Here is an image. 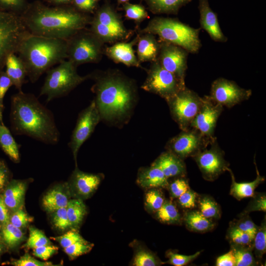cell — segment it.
Here are the masks:
<instances>
[{"label": "cell", "instance_id": "cell-20", "mask_svg": "<svg viewBox=\"0 0 266 266\" xmlns=\"http://www.w3.org/2000/svg\"><path fill=\"white\" fill-rule=\"evenodd\" d=\"M199 3L200 28L205 31L214 41L227 42L228 38L220 27L217 14L210 8L208 0H199Z\"/></svg>", "mask_w": 266, "mask_h": 266}, {"label": "cell", "instance_id": "cell-19", "mask_svg": "<svg viewBox=\"0 0 266 266\" xmlns=\"http://www.w3.org/2000/svg\"><path fill=\"white\" fill-rule=\"evenodd\" d=\"M138 35L130 42L119 41L104 48V54L113 62L127 66L142 68L135 54L133 46L136 45Z\"/></svg>", "mask_w": 266, "mask_h": 266}, {"label": "cell", "instance_id": "cell-47", "mask_svg": "<svg viewBox=\"0 0 266 266\" xmlns=\"http://www.w3.org/2000/svg\"><path fill=\"white\" fill-rule=\"evenodd\" d=\"M26 0H0V10L20 15L26 9Z\"/></svg>", "mask_w": 266, "mask_h": 266}, {"label": "cell", "instance_id": "cell-15", "mask_svg": "<svg viewBox=\"0 0 266 266\" xmlns=\"http://www.w3.org/2000/svg\"><path fill=\"white\" fill-rule=\"evenodd\" d=\"M251 95L250 89L242 88L233 81L220 77L212 82L209 96L214 102L231 108L248 100Z\"/></svg>", "mask_w": 266, "mask_h": 266}, {"label": "cell", "instance_id": "cell-2", "mask_svg": "<svg viewBox=\"0 0 266 266\" xmlns=\"http://www.w3.org/2000/svg\"><path fill=\"white\" fill-rule=\"evenodd\" d=\"M10 122L16 134L25 135L48 144H55L60 133L53 114L33 94L19 91L11 97Z\"/></svg>", "mask_w": 266, "mask_h": 266}, {"label": "cell", "instance_id": "cell-46", "mask_svg": "<svg viewBox=\"0 0 266 266\" xmlns=\"http://www.w3.org/2000/svg\"><path fill=\"white\" fill-rule=\"evenodd\" d=\"M94 244L85 239L76 242L67 247L64 248L65 252L71 259H74L77 257L89 252Z\"/></svg>", "mask_w": 266, "mask_h": 266}, {"label": "cell", "instance_id": "cell-56", "mask_svg": "<svg viewBox=\"0 0 266 266\" xmlns=\"http://www.w3.org/2000/svg\"><path fill=\"white\" fill-rule=\"evenodd\" d=\"M216 266H235V259L232 251L219 256L216 261Z\"/></svg>", "mask_w": 266, "mask_h": 266}, {"label": "cell", "instance_id": "cell-13", "mask_svg": "<svg viewBox=\"0 0 266 266\" xmlns=\"http://www.w3.org/2000/svg\"><path fill=\"white\" fill-rule=\"evenodd\" d=\"M209 149L201 150L192 158L196 162L203 178L213 181L227 171L229 164L224 158V152L220 148L216 140L210 143Z\"/></svg>", "mask_w": 266, "mask_h": 266}, {"label": "cell", "instance_id": "cell-33", "mask_svg": "<svg viewBox=\"0 0 266 266\" xmlns=\"http://www.w3.org/2000/svg\"><path fill=\"white\" fill-rule=\"evenodd\" d=\"M66 208L71 228H78L87 213L85 203L80 199H71L69 200Z\"/></svg>", "mask_w": 266, "mask_h": 266}, {"label": "cell", "instance_id": "cell-59", "mask_svg": "<svg viewBox=\"0 0 266 266\" xmlns=\"http://www.w3.org/2000/svg\"><path fill=\"white\" fill-rule=\"evenodd\" d=\"M53 3L56 4H67L72 1V0H50Z\"/></svg>", "mask_w": 266, "mask_h": 266}, {"label": "cell", "instance_id": "cell-22", "mask_svg": "<svg viewBox=\"0 0 266 266\" xmlns=\"http://www.w3.org/2000/svg\"><path fill=\"white\" fill-rule=\"evenodd\" d=\"M137 58L141 64L143 62H152L157 60L159 50L160 42L155 35L148 33H137Z\"/></svg>", "mask_w": 266, "mask_h": 266}, {"label": "cell", "instance_id": "cell-36", "mask_svg": "<svg viewBox=\"0 0 266 266\" xmlns=\"http://www.w3.org/2000/svg\"><path fill=\"white\" fill-rule=\"evenodd\" d=\"M165 263L153 252L141 246L135 247L133 265L134 266H158Z\"/></svg>", "mask_w": 266, "mask_h": 266}, {"label": "cell", "instance_id": "cell-5", "mask_svg": "<svg viewBox=\"0 0 266 266\" xmlns=\"http://www.w3.org/2000/svg\"><path fill=\"white\" fill-rule=\"evenodd\" d=\"M200 31L176 18L156 17L139 32L157 35L160 40L179 46L189 53L197 54L201 47Z\"/></svg>", "mask_w": 266, "mask_h": 266}, {"label": "cell", "instance_id": "cell-62", "mask_svg": "<svg viewBox=\"0 0 266 266\" xmlns=\"http://www.w3.org/2000/svg\"><path fill=\"white\" fill-rule=\"evenodd\" d=\"M2 249H3V247H2V245L1 244V243L0 242V254L1 253L2 251Z\"/></svg>", "mask_w": 266, "mask_h": 266}, {"label": "cell", "instance_id": "cell-14", "mask_svg": "<svg viewBox=\"0 0 266 266\" xmlns=\"http://www.w3.org/2000/svg\"><path fill=\"white\" fill-rule=\"evenodd\" d=\"M100 121V117L93 100L90 104L79 113L68 143L73 155L76 166L77 156L80 147L89 138Z\"/></svg>", "mask_w": 266, "mask_h": 266}, {"label": "cell", "instance_id": "cell-58", "mask_svg": "<svg viewBox=\"0 0 266 266\" xmlns=\"http://www.w3.org/2000/svg\"><path fill=\"white\" fill-rule=\"evenodd\" d=\"M9 219L8 208L4 202L2 197L0 196V222L4 224L9 222Z\"/></svg>", "mask_w": 266, "mask_h": 266}, {"label": "cell", "instance_id": "cell-3", "mask_svg": "<svg viewBox=\"0 0 266 266\" xmlns=\"http://www.w3.org/2000/svg\"><path fill=\"white\" fill-rule=\"evenodd\" d=\"M20 16L30 33L66 40L86 28L92 19L71 7H49L41 4L27 7Z\"/></svg>", "mask_w": 266, "mask_h": 266}, {"label": "cell", "instance_id": "cell-10", "mask_svg": "<svg viewBox=\"0 0 266 266\" xmlns=\"http://www.w3.org/2000/svg\"><path fill=\"white\" fill-rule=\"evenodd\" d=\"M166 100L172 119L181 130H186L198 113L202 98L185 87Z\"/></svg>", "mask_w": 266, "mask_h": 266}, {"label": "cell", "instance_id": "cell-24", "mask_svg": "<svg viewBox=\"0 0 266 266\" xmlns=\"http://www.w3.org/2000/svg\"><path fill=\"white\" fill-rule=\"evenodd\" d=\"M67 185L59 184L54 186L43 196L42 206L49 213L63 207H66L70 198Z\"/></svg>", "mask_w": 266, "mask_h": 266}, {"label": "cell", "instance_id": "cell-49", "mask_svg": "<svg viewBox=\"0 0 266 266\" xmlns=\"http://www.w3.org/2000/svg\"><path fill=\"white\" fill-rule=\"evenodd\" d=\"M51 238L58 241L64 249L76 242L84 240L75 229L69 230L63 235L51 237Z\"/></svg>", "mask_w": 266, "mask_h": 266}, {"label": "cell", "instance_id": "cell-28", "mask_svg": "<svg viewBox=\"0 0 266 266\" xmlns=\"http://www.w3.org/2000/svg\"><path fill=\"white\" fill-rule=\"evenodd\" d=\"M6 73L10 78L13 85L19 90L22 91L25 83L27 72L24 64L15 54L9 55L6 60Z\"/></svg>", "mask_w": 266, "mask_h": 266}, {"label": "cell", "instance_id": "cell-54", "mask_svg": "<svg viewBox=\"0 0 266 266\" xmlns=\"http://www.w3.org/2000/svg\"><path fill=\"white\" fill-rule=\"evenodd\" d=\"M78 11L81 12H90L95 9L98 0H72Z\"/></svg>", "mask_w": 266, "mask_h": 266}, {"label": "cell", "instance_id": "cell-25", "mask_svg": "<svg viewBox=\"0 0 266 266\" xmlns=\"http://www.w3.org/2000/svg\"><path fill=\"white\" fill-rule=\"evenodd\" d=\"M254 164L257 172V176L255 180L250 182H236L231 169L229 168L227 170L230 173L232 178L230 194L238 200L244 198L252 197L254 194L256 188L265 180V177L261 175L259 173L255 158Z\"/></svg>", "mask_w": 266, "mask_h": 266}, {"label": "cell", "instance_id": "cell-43", "mask_svg": "<svg viewBox=\"0 0 266 266\" xmlns=\"http://www.w3.org/2000/svg\"><path fill=\"white\" fill-rule=\"evenodd\" d=\"M190 188L186 177H175L172 181L169 182L167 187L171 199H177Z\"/></svg>", "mask_w": 266, "mask_h": 266}, {"label": "cell", "instance_id": "cell-37", "mask_svg": "<svg viewBox=\"0 0 266 266\" xmlns=\"http://www.w3.org/2000/svg\"><path fill=\"white\" fill-rule=\"evenodd\" d=\"M253 252L259 265L262 264L263 256L266 252V216L254 236Z\"/></svg>", "mask_w": 266, "mask_h": 266}, {"label": "cell", "instance_id": "cell-55", "mask_svg": "<svg viewBox=\"0 0 266 266\" xmlns=\"http://www.w3.org/2000/svg\"><path fill=\"white\" fill-rule=\"evenodd\" d=\"M12 82L5 71H0V101L3 103L4 97Z\"/></svg>", "mask_w": 266, "mask_h": 266}, {"label": "cell", "instance_id": "cell-27", "mask_svg": "<svg viewBox=\"0 0 266 266\" xmlns=\"http://www.w3.org/2000/svg\"><path fill=\"white\" fill-rule=\"evenodd\" d=\"M26 187L24 180H13L7 186L2 197L8 209L14 211L22 207Z\"/></svg>", "mask_w": 266, "mask_h": 266}, {"label": "cell", "instance_id": "cell-57", "mask_svg": "<svg viewBox=\"0 0 266 266\" xmlns=\"http://www.w3.org/2000/svg\"><path fill=\"white\" fill-rule=\"evenodd\" d=\"M10 177V172L3 161L0 160V190L7 184Z\"/></svg>", "mask_w": 266, "mask_h": 266}, {"label": "cell", "instance_id": "cell-23", "mask_svg": "<svg viewBox=\"0 0 266 266\" xmlns=\"http://www.w3.org/2000/svg\"><path fill=\"white\" fill-rule=\"evenodd\" d=\"M136 182L141 187L145 189L166 188L168 185V179L159 168L152 166L139 168Z\"/></svg>", "mask_w": 266, "mask_h": 266}, {"label": "cell", "instance_id": "cell-17", "mask_svg": "<svg viewBox=\"0 0 266 266\" xmlns=\"http://www.w3.org/2000/svg\"><path fill=\"white\" fill-rule=\"evenodd\" d=\"M223 110V106L214 102L209 96H204L200 108L192 121L190 128L197 130L206 137L214 138L216 123Z\"/></svg>", "mask_w": 266, "mask_h": 266}, {"label": "cell", "instance_id": "cell-38", "mask_svg": "<svg viewBox=\"0 0 266 266\" xmlns=\"http://www.w3.org/2000/svg\"><path fill=\"white\" fill-rule=\"evenodd\" d=\"M161 188L149 189L145 196L144 205L150 213H155L162 206L165 198Z\"/></svg>", "mask_w": 266, "mask_h": 266}, {"label": "cell", "instance_id": "cell-8", "mask_svg": "<svg viewBox=\"0 0 266 266\" xmlns=\"http://www.w3.org/2000/svg\"><path fill=\"white\" fill-rule=\"evenodd\" d=\"M89 25L90 31L104 44L124 41L133 33L126 28L120 16L109 5L97 11Z\"/></svg>", "mask_w": 266, "mask_h": 266}, {"label": "cell", "instance_id": "cell-11", "mask_svg": "<svg viewBox=\"0 0 266 266\" xmlns=\"http://www.w3.org/2000/svg\"><path fill=\"white\" fill-rule=\"evenodd\" d=\"M147 76L141 88L166 99L186 87L173 74L164 68L157 60L151 62Z\"/></svg>", "mask_w": 266, "mask_h": 266}, {"label": "cell", "instance_id": "cell-31", "mask_svg": "<svg viewBox=\"0 0 266 266\" xmlns=\"http://www.w3.org/2000/svg\"><path fill=\"white\" fill-rule=\"evenodd\" d=\"M0 147L13 162H19V145L3 124L0 125Z\"/></svg>", "mask_w": 266, "mask_h": 266}, {"label": "cell", "instance_id": "cell-12", "mask_svg": "<svg viewBox=\"0 0 266 266\" xmlns=\"http://www.w3.org/2000/svg\"><path fill=\"white\" fill-rule=\"evenodd\" d=\"M215 138L206 137L197 130L189 128L181 130L179 134L170 138L166 144V149L184 160L206 148Z\"/></svg>", "mask_w": 266, "mask_h": 266}, {"label": "cell", "instance_id": "cell-42", "mask_svg": "<svg viewBox=\"0 0 266 266\" xmlns=\"http://www.w3.org/2000/svg\"><path fill=\"white\" fill-rule=\"evenodd\" d=\"M230 224L248 233L253 238L259 227V226L254 223L249 214L239 215L238 219H234L230 223Z\"/></svg>", "mask_w": 266, "mask_h": 266}, {"label": "cell", "instance_id": "cell-52", "mask_svg": "<svg viewBox=\"0 0 266 266\" xmlns=\"http://www.w3.org/2000/svg\"><path fill=\"white\" fill-rule=\"evenodd\" d=\"M11 264L15 266H53V263L41 262L34 259L28 253H25L18 259L14 260Z\"/></svg>", "mask_w": 266, "mask_h": 266}, {"label": "cell", "instance_id": "cell-61", "mask_svg": "<svg viewBox=\"0 0 266 266\" xmlns=\"http://www.w3.org/2000/svg\"><path fill=\"white\" fill-rule=\"evenodd\" d=\"M129 0H118V2H120V3H127L128 2V1H129Z\"/></svg>", "mask_w": 266, "mask_h": 266}, {"label": "cell", "instance_id": "cell-6", "mask_svg": "<svg viewBox=\"0 0 266 266\" xmlns=\"http://www.w3.org/2000/svg\"><path fill=\"white\" fill-rule=\"evenodd\" d=\"M77 66L69 60H65L47 71L39 96H46L47 102L64 97L79 84L90 79L89 74L80 75Z\"/></svg>", "mask_w": 266, "mask_h": 266}, {"label": "cell", "instance_id": "cell-35", "mask_svg": "<svg viewBox=\"0 0 266 266\" xmlns=\"http://www.w3.org/2000/svg\"><path fill=\"white\" fill-rule=\"evenodd\" d=\"M0 235L4 244L10 248L19 245L24 239L25 236L21 229L11 223L2 224Z\"/></svg>", "mask_w": 266, "mask_h": 266}, {"label": "cell", "instance_id": "cell-4", "mask_svg": "<svg viewBox=\"0 0 266 266\" xmlns=\"http://www.w3.org/2000/svg\"><path fill=\"white\" fill-rule=\"evenodd\" d=\"M66 40L29 34L22 41L18 52L32 83L54 66L67 59Z\"/></svg>", "mask_w": 266, "mask_h": 266}, {"label": "cell", "instance_id": "cell-16", "mask_svg": "<svg viewBox=\"0 0 266 266\" xmlns=\"http://www.w3.org/2000/svg\"><path fill=\"white\" fill-rule=\"evenodd\" d=\"M159 41L160 50L157 60L164 68L185 83L188 52L172 43L160 39Z\"/></svg>", "mask_w": 266, "mask_h": 266}, {"label": "cell", "instance_id": "cell-51", "mask_svg": "<svg viewBox=\"0 0 266 266\" xmlns=\"http://www.w3.org/2000/svg\"><path fill=\"white\" fill-rule=\"evenodd\" d=\"M33 220V218L30 216L21 207L15 210L10 216L9 222L21 229L27 226Z\"/></svg>", "mask_w": 266, "mask_h": 266}, {"label": "cell", "instance_id": "cell-1", "mask_svg": "<svg viewBox=\"0 0 266 266\" xmlns=\"http://www.w3.org/2000/svg\"><path fill=\"white\" fill-rule=\"evenodd\" d=\"M89 76L94 81L91 91L100 120L117 126L128 122L138 99L135 81L115 69L97 70Z\"/></svg>", "mask_w": 266, "mask_h": 266}, {"label": "cell", "instance_id": "cell-7", "mask_svg": "<svg viewBox=\"0 0 266 266\" xmlns=\"http://www.w3.org/2000/svg\"><path fill=\"white\" fill-rule=\"evenodd\" d=\"M67 59L77 67L98 63L102 59L104 43L90 29H82L66 40Z\"/></svg>", "mask_w": 266, "mask_h": 266}, {"label": "cell", "instance_id": "cell-21", "mask_svg": "<svg viewBox=\"0 0 266 266\" xmlns=\"http://www.w3.org/2000/svg\"><path fill=\"white\" fill-rule=\"evenodd\" d=\"M151 166L159 168L168 179L186 176V167L184 160L167 150L162 153Z\"/></svg>", "mask_w": 266, "mask_h": 266}, {"label": "cell", "instance_id": "cell-53", "mask_svg": "<svg viewBox=\"0 0 266 266\" xmlns=\"http://www.w3.org/2000/svg\"><path fill=\"white\" fill-rule=\"evenodd\" d=\"M33 249V254L34 256L46 261L58 252V247L51 244L41 246Z\"/></svg>", "mask_w": 266, "mask_h": 266}, {"label": "cell", "instance_id": "cell-39", "mask_svg": "<svg viewBox=\"0 0 266 266\" xmlns=\"http://www.w3.org/2000/svg\"><path fill=\"white\" fill-rule=\"evenodd\" d=\"M226 238L230 244L252 245L253 243L254 238L250 234L230 224L227 232Z\"/></svg>", "mask_w": 266, "mask_h": 266}, {"label": "cell", "instance_id": "cell-44", "mask_svg": "<svg viewBox=\"0 0 266 266\" xmlns=\"http://www.w3.org/2000/svg\"><path fill=\"white\" fill-rule=\"evenodd\" d=\"M247 206L240 215L249 214L251 212L266 211V196L265 193H254Z\"/></svg>", "mask_w": 266, "mask_h": 266}, {"label": "cell", "instance_id": "cell-32", "mask_svg": "<svg viewBox=\"0 0 266 266\" xmlns=\"http://www.w3.org/2000/svg\"><path fill=\"white\" fill-rule=\"evenodd\" d=\"M198 210L204 217L216 220L221 216L220 205L213 197L208 195H199L197 200Z\"/></svg>", "mask_w": 266, "mask_h": 266}, {"label": "cell", "instance_id": "cell-26", "mask_svg": "<svg viewBox=\"0 0 266 266\" xmlns=\"http://www.w3.org/2000/svg\"><path fill=\"white\" fill-rule=\"evenodd\" d=\"M183 223L190 231L205 233L214 229L216 223L214 220L203 216L198 210H187L183 215Z\"/></svg>", "mask_w": 266, "mask_h": 266}, {"label": "cell", "instance_id": "cell-30", "mask_svg": "<svg viewBox=\"0 0 266 266\" xmlns=\"http://www.w3.org/2000/svg\"><path fill=\"white\" fill-rule=\"evenodd\" d=\"M156 218L160 222L168 225H181L183 216L171 200H165L161 207L155 213Z\"/></svg>", "mask_w": 266, "mask_h": 266}, {"label": "cell", "instance_id": "cell-34", "mask_svg": "<svg viewBox=\"0 0 266 266\" xmlns=\"http://www.w3.org/2000/svg\"><path fill=\"white\" fill-rule=\"evenodd\" d=\"M235 263V266H254L259 265L256 260L252 245L230 244Z\"/></svg>", "mask_w": 266, "mask_h": 266}, {"label": "cell", "instance_id": "cell-40", "mask_svg": "<svg viewBox=\"0 0 266 266\" xmlns=\"http://www.w3.org/2000/svg\"><path fill=\"white\" fill-rule=\"evenodd\" d=\"M52 244L50 239L41 230L33 227L29 228V235L23 247L34 249L41 246Z\"/></svg>", "mask_w": 266, "mask_h": 266}, {"label": "cell", "instance_id": "cell-9", "mask_svg": "<svg viewBox=\"0 0 266 266\" xmlns=\"http://www.w3.org/2000/svg\"><path fill=\"white\" fill-rule=\"evenodd\" d=\"M29 34L20 15L0 10V71L7 57L18 52Z\"/></svg>", "mask_w": 266, "mask_h": 266}, {"label": "cell", "instance_id": "cell-29", "mask_svg": "<svg viewBox=\"0 0 266 266\" xmlns=\"http://www.w3.org/2000/svg\"><path fill=\"white\" fill-rule=\"evenodd\" d=\"M155 14H177L180 8L192 0H144Z\"/></svg>", "mask_w": 266, "mask_h": 266}, {"label": "cell", "instance_id": "cell-50", "mask_svg": "<svg viewBox=\"0 0 266 266\" xmlns=\"http://www.w3.org/2000/svg\"><path fill=\"white\" fill-rule=\"evenodd\" d=\"M199 195L190 188L177 198L178 204L182 208L192 209L197 206Z\"/></svg>", "mask_w": 266, "mask_h": 266}, {"label": "cell", "instance_id": "cell-48", "mask_svg": "<svg viewBox=\"0 0 266 266\" xmlns=\"http://www.w3.org/2000/svg\"><path fill=\"white\" fill-rule=\"evenodd\" d=\"M51 213L52 223L56 228L62 231L72 228L67 216L66 207L59 208Z\"/></svg>", "mask_w": 266, "mask_h": 266}, {"label": "cell", "instance_id": "cell-41", "mask_svg": "<svg viewBox=\"0 0 266 266\" xmlns=\"http://www.w3.org/2000/svg\"><path fill=\"white\" fill-rule=\"evenodd\" d=\"M123 8L126 18L134 20L136 24L148 18L147 11L141 5L127 2L124 4Z\"/></svg>", "mask_w": 266, "mask_h": 266}, {"label": "cell", "instance_id": "cell-60", "mask_svg": "<svg viewBox=\"0 0 266 266\" xmlns=\"http://www.w3.org/2000/svg\"><path fill=\"white\" fill-rule=\"evenodd\" d=\"M2 110L3 103L0 101V125L3 124L2 122Z\"/></svg>", "mask_w": 266, "mask_h": 266}, {"label": "cell", "instance_id": "cell-18", "mask_svg": "<svg viewBox=\"0 0 266 266\" xmlns=\"http://www.w3.org/2000/svg\"><path fill=\"white\" fill-rule=\"evenodd\" d=\"M103 176L80 170L77 166L70 179V186L77 198L86 199L90 197L97 190Z\"/></svg>", "mask_w": 266, "mask_h": 266}, {"label": "cell", "instance_id": "cell-45", "mask_svg": "<svg viewBox=\"0 0 266 266\" xmlns=\"http://www.w3.org/2000/svg\"><path fill=\"white\" fill-rule=\"evenodd\" d=\"M201 252L200 251L193 255H185L168 250L166 252V257L168 259L166 263L174 266H186L197 259Z\"/></svg>", "mask_w": 266, "mask_h": 266}]
</instances>
